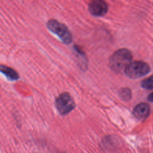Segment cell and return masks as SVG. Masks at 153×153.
I'll return each mask as SVG.
<instances>
[{
	"mask_svg": "<svg viewBox=\"0 0 153 153\" xmlns=\"http://www.w3.org/2000/svg\"><path fill=\"white\" fill-rule=\"evenodd\" d=\"M131 53L127 48H121L115 51L109 57V68L115 72L124 71L131 62Z\"/></svg>",
	"mask_w": 153,
	"mask_h": 153,
	"instance_id": "1",
	"label": "cell"
},
{
	"mask_svg": "<svg viewBox=\"0 0 153 153\" xmlns=\"http://www.w3.org/2000/svg\"><path fill=\"white\" fill-rule=\"evenodd\" d=\"M48 29L65 44H69L72 41V36L68 27L56 19H50L47 23Z\"/></svg>",
	"mask_w": 153,
	"mask_h": 153,
	"instance_id": "2",
	"label": "cell"
},
{
	"mask_svg": "<svg viewBox=\"0 0 153 153\" xmlns=\"http://www.w3.org/2000/svg\"><path fill=\"white\" fill-rule=\"evenodd\" d=\"M150 71L149 66L144 62L134 61L131 62L124 70L126 76L136 79L146 75Z\"/></svg>",
	"mask_w": 153,
	"mask_h": 153,
	"instance_id": "3",
	"label": "cell"
},
{
	"mask_svg": "<svg viewBox=\"0 0 153 153\" xmlns=\"http://www.w3.org/2000/svg\"><path fill=\"white\" fill-rule=\"evenodd\" d=\"M55 105L60 114L65 115L71 112L75 103L71 94L67 92L61 93L56 99Z\"/></svg>",
	"mask_w": 153,
	"mask_h": 153,
	"instance_id": "4",
	"label": "cell"
},
{
	"mask_svg": "<svg viewBox=\"0 0 153 153\" xmlns=\"http://www.w3.org/2000/svg\"><path fill=\"white\" fill-rule=\"evenodd\" d=\"M88 10L91 15L96 17H102L107 13L108 5L104 1L94 0L89 3Z\"/></svg>",
	"mask_w": 153,
	"mask_h": 153,
	"instance_id": "5",
	"label": "cell"
},
{
	"mask_svg": "<svg viewBox=\"0 0 153 153\" xmlns=\"http://www.w3.org/2000/svg\"><path fill=\"white\" fill-rule=\"evenodd\" d=\"M150 112L149 106L146 103L137 104L133 109V114L134 117L139 120H145Z\"/></svg>",
	"mask_w": 153,
	"mask_h": 153,
	"instance_id": "6",
	"label": "cell"
},
{
	"mask_svg": "<svg viewBox=\"0 0 153 153\" xmlns=\"http://www.w3.org/2000/svg\"><path fill=\"white\" fill-rule=\"evenodd\" d=\"M0 71L1 73L10 81H16L19 78L18 73L14 69L10 67L5 65H1Z\"/></svg>",
	"mask_w": 153,
	"mask_h": 153,
	"instance_id": "7",
	"label": "cell"
},
{
	"mask_svg": "<svg viewBox=\"0 0 153 153\" xmlns=\"http://www.w3.org/2000/svg\"><path fill=\"white\" fill-rule=\"evenodd\" d=\"M119 96L122 100L128 101L131 97V91L128 88H122L119 90Z\"/></svg>",
	"mask_w": 153,
	"mask_h": 153,
	"instance_id": "8",
	"label": "cell"
},
{
	"mask_svg": "<svg viewBox=\"0 0 153 153\" xmlns=\"http://www.w3.org/2000/svg\"><path fill=\"white\" fill-rule=\"evenodd\" d=\"M141 86L144 89H153V75H152L150 77L143 79L141 82Z\"/></svg>",
	"mask_w": 153,
	"mask_h": 153,
	"instance_id": "9",
	"label": "cell"
},
{
	"mask_svg": "<svg viewBox=\"0 0 153 153\" xmlns=\"http://www.w3.org/2000/svg\"><path fill=\"white\" fill-rule=\"evenodd\" d=\"M148 100L151 102H153V92L150 93L148 96Z\"/></svg>",
	"mask_w": 153,
	"mask_h": 153,
	"instance_id": "10",
	"label": "cell"
}]
</instances>
